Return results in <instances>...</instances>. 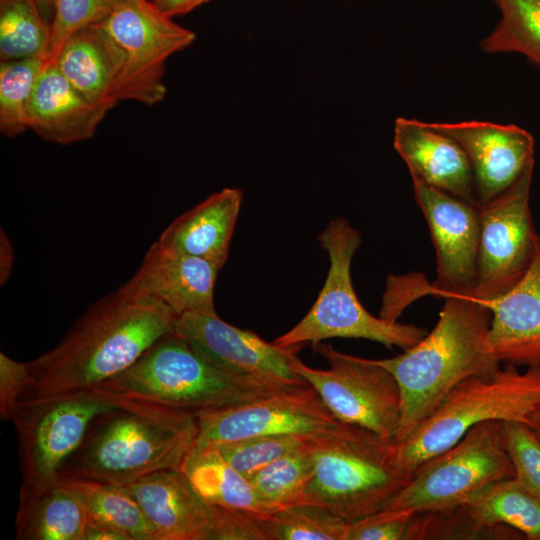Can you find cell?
Returning <instances> with one entry per match:
<instances>
[{"label":"cell","instance_id":"6da1fadb","mask_svg":"<svg viewBox=\"0 0 540 540\" xmlns=\"http://www.w3.org/2000/svg\"><path fill=\"white\" fill-rule=\"evenodd\" d=\"M177 316L154 300L120 289L92 304L51 350L28 362L21 402L93 390L130 368Z\"/></svg>","mask_w":540,"mask_h":540},{"label":"cell","instance_id":"7a4b0ae2","mask_svg":"<svg viewBox=\"0 0 540 540\" xmlns=\"http://www.w3.org/2000/svg\"><path fill=\"white\" fill-rule=\"evenodd\" d=\"M433 330L403 353L376 360L395 377L401 414L396 446L430 415L463 380L489 375L501 367L490 352V308L472 295H446Z\"/></svg>","mask_w":540,"mask_h":540},{"label":"cell","instance_id":"3957f363","mask_svg":"<svg viewBox=\"0 0 540 540\" xmlns=\"http://www.w3.org/2000/svg\"><path fill=\"white\" fill-rule=\"evenodd\" d=\"M116 400V408L93 421L59 476L128 485L154 472L182 468L197 443L195 414L145 402Z\"/></svg>","mask_w":540,"mask_h":540},{"label":"cell","instance_id":"277c9868","mask_svg":"<svg viewBox=\"0 0 540 540\" xmlns=\"http://www.w3.org/2000/svg\"><path fill=\"white\" fill-rule=\"evenodd\" d=\"M313 474L304 503L320 505L351 523L386 507L413 475L395 459L392 440L343 423L305 436Z\"/></svg>","mask_w":540,"mask_h":540},{"label":"cell","instance_id":"5b68a950","mask_svg":"<svg viewBox=\"0 0 540 540\" xmlns=\"http://www.w3.org/2000/svg\"><path fill=\"white\" fill-rule=\"evenodd\" d=\"M281 390L217 368L174 332L154 343L126 371L93 389L113 399L193 413L240 405Z\"/></svg>","mask_w":540,"mask_h":540},{"label":"cell","instance_id":"8992f818","mask_svg":"<svg viewBox=\"0 0 540 540\" xmlns=\"http://www.w3.org/2000/svg\"><path fill=\"white\" fill-rule=\"evenodd\" d=\"M540 409V366L520 373L505 365L460 382L440 405L395 446L398 466L413 475L427 460L457 443L471 428L491 420L520 422Z\"/></svg>","mask_w":540,"mask_h":540},{"label":"cell","instance_id":"52a82bcc","mask_svg":"<svg viewBox=\"0 0 540 540\" xmlns=\"http://www.w3.org/2000/svg\"><path fill=\"white\" fill-rule=\"evenodd\" d=\"M330 266L318 297L307 314L273 342L281 347L313 346L329 338H363L387 347L407 350L427 333L412 324L371 315L359 301L352 284V258L361 236L344 218H336L318 236Z\"/></svg>","mask_w":540,"mask_h":540},{"label":"cell","instance_id":"ba28073f","mask_svg":"<svg viewBox=\"0 0 540 540\" xmlns=\"http://www.w3.org/2000/svg\"><path fill=\"white\" fill-rule=\"evenodd\" d=\"M502 421L471 428L457 443L427 460L389 501L388 509L449 512L490 484L515 476Z\"/></svg>","mask_w":540,"mask_h":540},{"label":"cell","instance_id":"9c48e42d","mask_svg":"<svg viewBox=\"0 0 540 540\" xmlns=\"http://www.w3.org/2000/svg\"><path fill=\"white\" fill-rule=\"evenodd\" d=\"M117 406L118 400L93 390L21 402L11 418L19 444V490L56 481L93 421Z\"/></svg>","mask_w":540,"mask_h":540},{"label":"cell","instance_id":"30bf717a","mask_svg":"<svg viewBox=\"0 0 540 540\" xmlns=\"http://www.w3.org/2000/svg\"><path fill=\"white\" fill-rule=\"evenodd\" d=\"M111 40L122 66L121 101L153 106L167 93L166 61L189 47L196 34L162 14L148 0H117L97 23Z\"/></svg>","mask_w":540,"mask_h":540},{"label":"cell","instance_id":"8fae6325","mask_svg":"<svg viewBox=\"0 0 540 540\" xmlns=\"http://www.w3.org/2000/svg\"><path fill=\"white\" fill-rule=\"evenodd\" d=\"M329 369H314L298 357L295 371L319 394L341 422L393 440L401 414V393L393 374L376 360L338 351L321 342L314 345Z\"/></svg>","mask_w":540,"mask_h":540},{"label":"cell","instance_id":"7c38bea8","mask_svg":"<svg viewBox=\"0 0 540 540\" xmlns=\"http://www.w3.org/2000/svg\"><path fill=\"white\" fill-rule=\"evenodd\" d=\"M533 167L501 195L477 206L479 244L472 296L485 304L515 287L537 253L540 235L529 207Z\"/></svg>","mask_w":540,"mask_h":540},{"label":"cell","instance_id":"4fadbf2b","mask_svg":"<svg viewBox=\"0 0 540 540\" xmlns=\"http://www.w3.org/2000/svg\"><path fill=\"white\" fill-rule=\"evenodd\" d=\"M174 333L217 368L278 389L310 385L294 369L301 346L281 347L235 327L217 314L186 313L176 318Z\"/></svg>","mask_w":540,"mask_h":540},{"label":"cell","instance_id":"5bb4252c","mask_svg":"<svg viewBox=\"0 0 540 540\" xmlns=\"http://www.w3.org/2000/svg\"><path fill=\"white\" fill-rule=\"evenodd\" d=\"M194 414L198 423L197 445L263 435L329 433L343 425L311 385Z\"/></svg>","mask_w":540,"mask_h":540},{"label":"cell","instance_id":"9a60e30c","mask_svg":"<svg viewBox=\"0 0 540 540\" xmlns=\"http://www.w3.org/2000/svg\"><path fill=\"white\" fill-rule=\"evenodd\" d=\"M436 251L437 276L431 293L472 295L477 275L479 219L476 205L413 181Z\"/></svg>","mask_w":540,"mask_h":540},{"label":"cell","instance_id":"2e32d148","mask_svg":"<svg viewBox=\"0 0 540 540\" xmlns=\"http://www.w3.org/2000/svg\"><path fill=\"white\" fill-rule=\"evenodd\" d=\"M428 124L466 152L474 172L477 206L501 195L534 166V138L517 125L480 120Z\"/></svg>","mask_w":540,"mask_h":540},{"label":"cell","instance_id":"e0dca14e","mask_svg":"<svg viewBox=\"0 0 540 540\" xmlns=\"http://www.w3.org/2000/svg\"><path fill=\"white\" fill-rule=\"evenodd\" d=\"M221 268L207 260L173 253L153 243L134 275L119 289L186 313L216 314L214 288Z\"/></svg>","mask_w":540,"mask_h":540},{"label":"cell","instance_id":"ac0fdd59","mask_svg":"<svg viewBox=\"0 0 540 540\" xmlns=\"http://www.w3.org/2000/svg\"><path fill=\"white\" fill-rule=\"evenodd\" d=\"M393 145L413 181L477 206L471 163L454 139L436 131L427 122L398 117L394 124Z\"/></svg>","mask_w":540,"mask_h":540},{"label":"cell","instance_id":"d6986e66","mask_svg":"<svg viewBox=\"0 0 540 540\" xmlns=\"http://www.w3.org/2000/svg\"><path fill=\"white\" fill-rule=\"evenodd\" d=\"M486 305L492 313L487 345L495 358L505 365L540 366V242L522 280Z\"/></svg>","mask_w":540,"mask_h":540},{"label":"cell","instance_id":"ffe728a7","mask_svg":"<svg viewBox=\"0 0 540 540\" xmlns=\"http://www.w3.org/2000/svg\"><path fill=\"white\" fill-rule=\"evenodd\" d=\"M125 486L158 540H206L209 507L181 469L154 472Z\"/></svg>","mask_w":540,"mask_h":540},{"label":"cell","instance_id":"44dd1931","mask_svg":"<svg viewBox=\"0 0 540 540\" xmlns=\"http://www.w3.org/2000/svg\"><path fill=\"white\" fill-rule=\"evenodd\" d=\"M108 111L78 92L52 63H46L30 99L27 125L40 138L61 145L91 138Z\"/></svg>","mask_w":540,"mask_h":540},{"label":"cell","instance_id":"7402d4cb","mask_svg":"<svg viewBox=\"0 0 540 540\" xmlns=\"http://www.w3.org/2000/svg\"><path fill=\"white\" fill-rule=\"evenodd\" d=\"M243 191L224 188L174 219L154 242L159 248L198 257L220 268L226 263Z\"/></svg>","mask_w":540,"mask_h":540},{"label":"cell","instance_id":"603a6c76","mask_svg":"<svg viewBox=\"0 0 540 540\" xmlns=\"http://www.w3.org/2000/svg\"><path fill=\"white\" fill-rule=\"evenodd\" d=\"M52 64L91 103L109 111L121 101L120 58L97 24L72 34Z\"/></svg>","mask_w":540,"mask_h":540},{"label":"cell","instance_id":"cb8c5ba5","mask_svg":"<svg viewBox=\"0 0 540 540\" xmlns=\"http://www.w3.org/2000/svg\"><path fill=\"white\" fill-rule=\"evenodd\" d=\"M87 513L58 479L38 489L19 490L15 519L18 540H83Z\"/></svg>","mask_w":540,"mask_h":540},{"label":"cell","instance_id":"d4e9b609","mask_svg":"<svg viewBox=\"0 0 540 540\" xmlns=\"http://www.w3.org/2000/svg\"><path fill=\"white\" fill-rule=\"evenodd\" d=\"M181 470L207 504L244 511L262 519L275 512L260 499L251 481L212 445H195Z\"/></svg>","mask_w":540,"mask_h":540},{"label":"cell","instance_id":"484cf974","mask_svg":"<svg viewBox=\"0 0 540 540\" xmlns=\"http://www.w3.org/2000/svg\"><path fill=\"white\" fill-rule=\"evenodd\" d=\"M459 509L486 538L507 536L508 526L540 540V498L515 477L490 484Z\"/></svg>","mask_w":540,"mask_h":540},{"label":"cell","instance_id":"4316f807","mask_svg":"<svg viewBox=\"0 0 540 540\" xmlns=\"http://www.w3.org/2000/svg\"><path fill=\"white\" fill-rule=\"evenodd\" d=\"M58 481L79 499L88 523L119 530L130 540H158L127 486L78 476H59Z\"/></svg>","mask_w":540,"mask_h":540},{"label":"cell","instance_id":"83f0119b","mask_svg":"<svg viewBox=\"0 0 540 540\" xmlns=\"http://www.w3.org/2000/svg\"><path fill=\"white\" fill-rule=\"evenodd\" d=\"M500 12L480 42L483 52L520 53L540 68V0H491Z\"/></svg>","mask_w":540,"mask_h":540},{"label":"cell","instance_id":"f1b7e54d","mask_svg":"<svg viewBox=\"0 0 540 540\" xmlns=\"http://www.w3.org/2000/svg\"><path fill=\"white\" fill-rule=\"evenodd\" d=\"M50 26L37 0H0V60L9 61L45 54Z\"/></svg>","mask_w":540,"mask_h":540},{"label":"cell","instance_id":"f546056e","mask_svg":"<svg viewBox=\"0 0 540 540\" xmlns=\"http://www.w3.org/2000/svg\"><path fill=\"white\" fill-rule=\"evenodd\" d=\"M312 474V454L305 442L266 465L250 481L260 499L277 511L304 503Z\"/></svg>","mask_w":540,"mask_h":540},{"label":"cell","instance_id":"4dcf8cb0","mask_svg":"<svg viewBox=\"0 0 540 540\" xmlns=\"http://www.w3.org/2000/svg\"><path fill=\"white\" fill-rule=\"evenodd\" d=\"M44 65L42 56L1 61L0 132L5 137L14 138L28 130V107Z\"/></svg>","mask_w":540,"mask_h":540},{"label":"cell","instance_id":"1f68e13d","mask_svg":"<svg viewBox=\"0 0 540 540\" xmlns=\"http://www.w3.org/2000/svg\"><path fill=\"white\" fill-rule=\"evenodd\" d=\"M267 540H346L348 523L328 509L302 503L260 519Z\"/></svg>","mask_w":540,"mask_h":540},{"label":"cell","instance_id":"d6a6232c","mask_svg":"<svg viewBox=\"0 0 540 540\" xmlns=\"http://www.w3.org/2000/svg\"><path fill=\"white\" fill-rule=\"evenodd\" d=\"M305 436L263 435L207 445H212L229 464L250 480L275 459L304 445Z\"/></svg>","mask_w":540,"mask_h":540},{"label":"cell","instance_id":"836d02e7","mask_svg":"<svg viewBox=\"0 0 540 540\" xmlns=\"http://www.w3.org/2000/svg\"><path fill=\"white\" fill-rule=\"evenodd\" d=\"M116 2L117 0H53L46 63L54 61L63 43L72 34L104 20Z\"/></svg>","mask_w":540,"mask_h":540},{"label":"cell","instance_id":"e575fe53","mask_svg":"<svg viewBox=\"0 0 540 540\" xmlns=\"http://www.w3.org/2000/svg\"><path fill=\"white\" fill-rule=\"evenodd\" d=\"M502 436L515 478L540 498V437L529 425L503 422Z\"/></svg>","mask_w":540,"mask_h":540},{"label":"cell","instance_id":"d590c367","mask_svg":"<svg viewBox=\"0 0 540 540\" xmlns=\"http://www.w3.org/2000/svg\"><path fill=\"white\" fill-rule=\"evenodd\" d=\"M415 513L409 509H382L348 523L346 540H407Z\"/></svg>","mask_w":540,"mask_h":540},{"label":"cell","instance_id":"8d00e7d4","mask_svg":"<svg viewBox=\"0 0 540 540\" xmlns=\"http://www.w3.org/2000/svg\"><path fill=\"white\" fill-rule=\"evenodd\" d=\"M208 507L206 540H267L259 518L237 509Z\"/></svg>","mask_w":540,"mask_h":540},{"label":"cell","instance_id":"74e56055","mask_svg":"<svg viewBox=\"0 0 540 540\" xmlns=\"http://www.w3.org/2000/svg\"><path fill=\"white\" fill-rule=\"evenodd\" d=\"M31 383L28 362L16 361L0 353V416L11 420Z\"/></svg>","mask_w":540,"mask_h":540},{"label":"cell","instance_id":"f35d334b","mask_svg":"<svg viewBox=\"0 0 540 540\" xmlns=\"http://www.w3.org/2000/svg\"><path fill=\"white\" fill-rule=\"evenodd\" d=\"M209 0H152L154 6L165 16L173 18L196 9Z\"/></svg>","mask_w":540,"mask_h":540},{"label":"cell","instance_id":"ab89813d","mask_svg":"<svg viewBox=\"0 0 540 540\" xmlns=\"http://www.w3.org/2000/svg\"><path fill=\"white\" fill-rule=\"evenodd\" d=\"M14 262L13 246L3 229L0 231V285L10 277Z\"/></svg>","mask_w":540,"mask_h":540},{"label":"cell","instance_id":"60d3db41","mask_svg":"<svg viewBox=\"0 0 540 540\" xmlns=\"http://www.w3.org/2000/svg\"><path fill=\"white\" fill-rule=\"evenodd\" d=\"M83 540H130L123 532L114 528L88 523Z\"/></svg>","mask_w":540,"mask_h":540},{"label":"cell","instance_id":"b9f144b4","mask_svg":"<svg viewBox=\"0 0 540 540\" xmlns=\"http://www.w3.org/2000/svg\"><path fill=\"white\" fill-rule=\"evenodd\" d=\"M45 21L50 26L53 19V0H37Z\"/></svg>","mask_w":540,"mask_h":540},{"label":"cell","instance_id":"7bdbcfd3","mask_svg":"<svg viewBox=\"0 0 540 540\" xmlns=\"http://www.w3.org/2000/svg\"><path fill=\"white\" fill-rule=\"evenodd\" d=\"M530 426L536 432L540 433V409L531 415Z\"/></svg>","mask_w":540,"mask_h":540},{"label":"cell","instance_id":"ee69618b","mask_svg":"<svg viewBox=\"0 0 540 540\" xmlns=\"http://www.w3.org/2000/svg\"><path fill=\"white\" fill-rule=\"evenodd\" d=\"M538 433V432H537ZM539 437H540V433H538Z\"/></svg>","mask_w":540,"mask_h":540}]
</instances>
